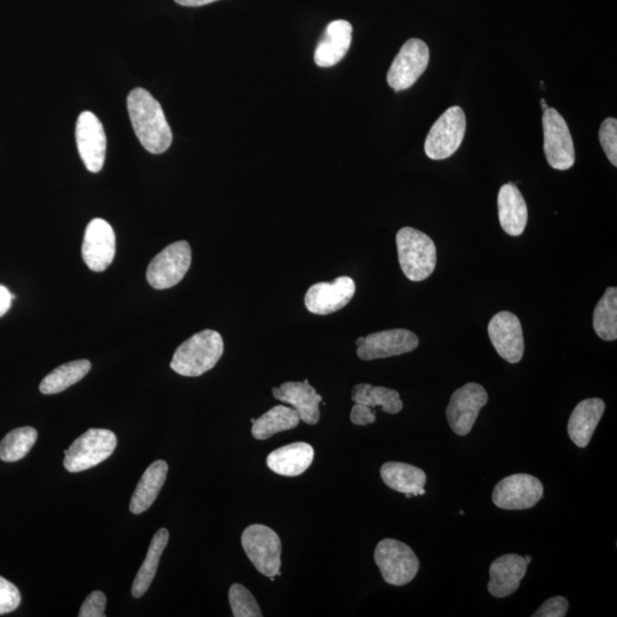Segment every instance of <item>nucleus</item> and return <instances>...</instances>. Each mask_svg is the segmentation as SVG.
I'll return each mask as SVG.
<instances>
[{
    "instance_id": "6e6552de",
    "label": "nucleus",
    "mask_w": 617,
    "mask_h": 617,
    "mask_svg": "<svg viewBox=\"0 0 617 617\" xmlns=\"http://www.w3.org/2000/svg\"><path fill=\"white\" fill-rule=\"evenodd\" d=\"M544 154L549 165L567 171L575 163V148L566 120L554 108L543 111Z\"/></svg>"
},
{
    "instance_id": "393cba45",
    "label": "nucleus",
    "mask_w": 617,
    "mask_h": 617,
    "mask_svg": "<svg viewBox=\"0 0 617 617\" xmlns=\"http://www.w3.org/2000/svg\"><path fill=\"white\" fill-rule=\"evenodd\" d=\"M168 464L159 460L144 472L132 496L130 510L134 515L146 512L157 499L166 482Z\"/></svg>"
},
{
    "instance_id": "58836bf2",
    "label": "nucleus",
    "mask_w": 617,
    "mask_h": 617,
    "mask_svg": "<svg viewBox=\"0 0 617 617\" xmlns=\"http://www.w3.org/2000/svg\"><path fill=\"white\" fill-rule=\"evenodd\" d=\"M174 2L181 6L199 7L218 2V0H174Z\"/></svg>"
},
{
    "instance_id": "f704fd0d",
    "label": "nucleus",
    "mask_w": 617,
    "mask_h": 617,
    "mask_svg": "<svg viewBox=\"0 0 617 617\" xmlns=\"http://www.w3.org/2000/svg\"><path fill=\"white\" fill-rule=\"evenodd\" d=\"M107 598L101 591H94L85 599L80 608L79 617H103L106 616Z\"/></svg>"
},
{
    "instance_id": "20e7f679",
    "label": "nucleus",
    "mask_w": 617,
    "mask_h": 617,
    "mask_svg": "<svg viewBox=\"0 0 617 617\" xmlns=\"http://www.w3.org/2000/svg\"><path fill=\"white\" fill-rule=\"evenodd\" d=\"M117 447V437L107 429H90L64 451V468L72 474L82 472L110 458Z\"/></svg>"
},
{
    "instance_id": "aec40b11",
    "label": "nucleus",
    "mask_w": 617,
    "mask_h": 617,
    "mask_svg": "<svg viewBox=\"0 0 617 617\" xmlns=\"http://www.w3.org/2000/svg\"><path fill=\"white\" fill-rule=\"evenodd\" d=\"M525 557L504 555L494 560L490 570L488 591L495 598H506L518 590L527 572Z\"/></svg>"
},
{
    "instance_id": "423d86ee",
    "label": "nucleus",
    "mask_w": 617,
    "mask_h": 617,
    "mask_svg": "<svg viewBox=\"0 0 617 617\" xmlns=\"http://www.w3.org/2000/svg\"><path fill=\"white\" fill-rule=\"evenodd\" d=\"M242 544L256 570L272 581L280 575L282 541L275 531L264 525H252L244 531Z\"/></svg>"
},
{
    "instance_id": "7ed1b4c3",
    "label": "nucleus",
    "mask_w": 617,
    "mask_h": 617,
    "mask_svg": "<svg viewBox=\"0 0 617 617\" xmlns=\"http://www.w3.org/2000/svg\"><path fill=\"white\" fill-rule=\"evenodd\" d=\"M397 250L400 268L412 282H423L432 275L437 264V248L429 236L414 228L399 230Z\"/></svg>"
},
{
    "instance_id": "bb28decb",
    "label": "nucleus",
    "mask_w": 617,
    "mask_h": 617,
    "mask_svg": "<svg viewBox=\"0 0 617 617\" xmlns=\"http://www.w3.org/2000/svg\"><path fill=\"white\" fill-rule=\"evenodd\" d=\"M168 540H170V533L166 528L159 530L154 539H152L148 554L140 571L136 574V578L133 582L132 595L135 598H140L149 590L152 581H154L160 558H162L163 552L167 546Z\"/></svg>"
},
{
    "instance_id": "2eb2a0df",
    "label": "nucleus",
    "mask_w": 617,
    "mask_h": 617,
    "mask_svg": "<svg viewBox=\"0 0 617 617\" xmlns=\"http://www.w3.org/2000/svg\"><path fill=\"white\" fill-rule=\"evenodd\" d=\"M493 347L501 358L510 364H517L523 359L525 344L523 327L519 318L509 311L499 312L488 325Z\"/></svg>"
},
{
    "instance_id": "4c0bfd02",
    "label": "nucleus",
    "mask_w": 617,
    "mask_h": 617,
    "mask_svg": "<svg viewBox=\"0 0 617 617\" xmlns=\"http://www.w3.org/2000/svg\"><path fill=\"white\" fill-rule=\"evenodd\" d=\"M14 295L8 291V288L0 285V317L7 314L8 310L12 307Z\"/></svg>"
},
{
    "instance_id": "1a4fd4ad",
    "label": "nucleus",
    "mask_w": 617,
    "mask_h": 617,
    "mask_svg": "<svg viewBox=\"0 0 617 617\" xmlns=\"http://www.w3.org/2000/svg\"><path fill=\"white\" fill-rule=\"evenodd\" d=\"M191 266V248L187 242L168 245L149 264L147 279L155 290H167L178 285Z\"/></svg>"
},
{
    "instance_id": "c85d7f7f",
    "label": "nucleus",
    "mask_w": 617,
    "mask_h": 617,
    "mask_svg": "<svg viewBox=\"0 0 617 617\" xmlns=\"http://www.w3.org/2000/svg\"><path fill=\"white\" fill-rule=\"evenodd\" d=\"M91 367V363L85 359L63 364L45 376L40 383L39 390L44 395L60 394L83 380L91 371Z\"/></svg>"
},
{
    "instance_id": "4be33fe9",
    "label": "nucleus",
    "mask_w": 617,
    "mask_h": 617,
    "mask_svg": "<svg viewBox=\"0 0 617 617\" xmlns=\"http://www.w3.org/2000/svg\"><path fill=\"white\" fill-rule=\"evenodd\" d=\"M501 227L510 236L523 234L528 220V211L522 192L514 183L504 184L498 197Z\"/></svg>"
},
{
    "instance_id": "4468645a",
    "label": "nucleus",
    "mask_w": 617,
    "mask_h": 617,
    "mask_svg": "<svg viewBox=\"0 0 617 617\" xmlns=\"http://www.w3.org/2000/svg\"><path fill=\"white\" fill-rule=\"evenodd\" d=\"M84 262L94 272L107 270L115 259L116 235L110 224L94 219L88 224L82 247Z\"/></svg>"
},
{
    "instance_id": "a211bd4d",
    "label": "nucleus",
    "mask_w": 617,
    "mask_h": 617,
    "mask_svg": "<svg viewBox=\"0 0 617 617\" xmlns=\"http://www.w3.org/2000/svg\"><path fill=\"white\" fill-rule=\"evenodd\" d=\"M272 395L280 402L290 404L299 413L304 423L315 426L319 422V405L323 402V397L314 387L310 386L308 380L285 382L279 388L272 389Z\"/></svg>"
},
{
    "instance_id": "6ab92c4d",
    "label": "nucleus",
    "mask_w": 617,
    "mask_h": 617,
    "mask_svg": "<svg viewBox=\"0 0 617 617\" xmlns=\"http://www.w3.org/2000/svg\"><path fill=\"white\" fill-rule=\"evenodd\" d=\"M352 42V26L346 20L328 24L315 51V62L320 68L336 66L347 55Z\"/></svg>"
},
{
    "instance_id": "a19ab883",
    "label": "nucleus",
    "mask_w": 617,
    "mask_h": 617,
    "mask_svg": "<svg viewBox=\"0 0 617 617\" xmlns=\"http://www.w3.org/2000/svg\"><path fill=\"white\" fill-rule=\"evenodd\" d=\"M525 560H526V563H527L528 565H530V564H531V562H532V557L527 556V557H525Z\"/></svg>"
},
{
    "instance_id": "ea45409f",
    "label": "nucleus",
    "mask_w": 617,
    "mask_h": 617,
    "mask_svg": "<svg viewBox=\"0 0 617 617\" xmlns=\"http://www.w3.org/2000/svg\"><path fill=\"white\" fill-rule=\"evenodd\" d=\"M541 107H542L543 111L547 110L549 108L546 100H544V99L541 100Z\"/></svg>"
},
{
    "instance_id": "dca6fc26",
    "label": "nucleus",
    "mask_w": 617,
    "mask_h": 617,
    "mask_svg": "<svg viewBox=\"0 0 617 617\" xmlns=\"http://www.w3.org/2000/svg\"><path fill=\"white\" fill-rule=\"evenodd\" d=\"M356 294L354 279L343 276L333 283H318L312 285L304 298L311 314L326 316L347 306Z\"/></svg>"
},
{
    "instance_id": "5701e85b",
    "label": "nucleus",
    "mask_w": 617,
    "mask_h": 617,
    "mask_svg": "<svg viewBox=\"0 0 617 617\" xmlns=\"http://www.w3.org/2000/svg\"><path fill=\"white\" fill-rule=\"evenodd\" d=\"M315 458V451L307 443H294L269 454L267 464L275 474L296 477L306 472Z\"/></svg>"
},
{
    "instance_id": "9d476101",
    "label": "nucleus",
    "mask_w": 617,
    "mask_h": 617,
    "mask_svg": "<svg viewBox=\"0 0 617 617\" xmlns=\"http://www.w3.org/2000/svg\"><path fill=\"white\" fill-rule=\"evenodd\" d=\"M430 51L421 39H410L400 48L388 71L389 86L395 92H402L412 87L427 70Z\"/></svg>"
},
{
    "instance_id": "e433bc0d",
    "label": "nucleus",
    "mask_w": 617,
    "mask_h": 617,
    "mask_svg": "<svg viewBox=\"0 0 617 617\" xmlns=\"http://www.w3.org/2000/svg\"><path fill=\"white\" fill-rule=\"evenodd\" d=\"M350 419L356 426H368V424H372L376 421V415L370 408L355 404V406L352 407Z\"/></svg>"
},
{
    "instance_id": "2f4dec72",
    "label": "nucleus",
    "mask_w": 617,
    "mask_h": 617,
    "mask_svg": "<svg viewBox=\"0 0 617 617\" xmlns=\"http://www.w3.org/2000/svg\"><path fill=\"white\" fill-rule=\"evenodd\" d=\"M229 602L235 617H261L258 602L242 584H234L229 590Z\"/></svg>"
},
{
    "instance_id": "7c9ffc66",
    "label": "nucleus",
    "mask_w": 617,
    "mask_h": 617,
    "mask_svg": "<svg viewBox=\"0 0 617 617\" xmlns=\"http://www.w3.org/2000/svg\"><path fill=\"white\" fill-rule=\"evenodd\" d=\"M37 437V430L31 427L12 430L0 443V460L16 462L26 458L34 447Z\"/></svg>"
},
{
    "instance_id": "f8f14e48",
    "label": "nucleus",
    "mask_w": 617,
    "mask_h": 617,
    "mask_svg": "<svg viewBox=\"0 0 617 617\" xmlns=\"http://www.w3.org/2000/svg\"><path fill=\"white\" fill-rule=\"evenodd\" d=\"M544 488L540 480L526 474L511 475L501 480L493 491V502L503 510H527L543 498Z\"/></svg>"
},
{
    "instance_id": "f3484780",
    "label": "nucleus",
    "mask_w": 617,
    "mask_h": 617,
    "mask_svg": "<svg viewBox=\"0 0 617 617\" xmlns=\"http://www.w3.org/2000/svg\"><path fill=\"white\" fill-rule=\"evenodd\" d=\"M418 347V336L411 331L398 328V330L382 331L366 336L364 342L358 346L357 355L365 362H370V360L408 354Z\"/></svg>"
},
{
    "instance_id": "b1692460",
    "label": "nucleus",
    "mask_w": 617,
    "mask_h": 617,
    "mask_svg": "<svg viewBox=\"0 0 617 617\" xmlns=\"http://www.w3.org/2000/svg\"><path fill=\"white\" fill-rule=\"evenodd\" d=\"M381 477L391 490L406 495V498L426 494L424 486L427 475L423 470L402 462H388L381 468Z\"/></svg>"
},
{
    "instance_id": "a878e982",
    "label": "nucleus",
    "mask_w": 617,
    "mask_h": 617,
    "mask_svg": "<svg viewBox=\"0 0 617 617\" xmlns=\"http://www.w3.org/2000/svg\"><path fill=\"white\" fill-rule=\"evenodd\" d=\"M300 421V415L293 407L275 406L261 418L252 420V435L255 439L266 440L278 432L298 427Z\"/></svg>"
},
{
    "instance_id": "c756f323",
    "label": "nucleus",
    "mask_w": 617,
    "mask_h": 617,
    "mask_svg": "<svg viewBox=\"0 0 617 617\" xmlns=\"http://www.w3.org/2000/svg\"><path fill=\"white\" fill-rule=\"evenodd\" d=\"M594 328L600 339L615 341L617 339V290L607 288L602 300L594 312Z\"/></svg>"
},
{
    "instance_id": "cd10ccee",
    "label": "nucleus",
    "mask_w": 617,
    "mask_h": 617,
    "mask_svg": "<svg viewBox=\"0 0 617 617\" xmlns=\"http://www.w3.org/2000/svg\"><path fill=\"white\" fill-rule=\"evenodd\" d=\"M352 400L355 404H360L374 411L375 407H381L383 412L388 414H398L403 410V400L400 399L398 391L384 387H374L372 384H358L352 390Z\"/></svg>"
},
{
    "instance_id": "39448f33",
    "label": "nucleus",
    "mask_w": 617,
    "mask_h": 617,
    "mask_svg": "<svg viewBox=\"0 0 617 617\" xmlns=\"http://www.w3.org/2000/svg\"><path fill=\"white\" fill-rule=\"evenodd\" d=\"M374 559L382 578L391 586H406L420 570L415 552L407 544L394 539L382 540L375 549Z\"/></svg>"
},
{
    "instance_id": "ddd939ff",
    "label": "nucleus",
    "mask_w": 617,
    "mask_h": 617,
    "mask_svg": "<svg viewBox=\"0 0 617 617\" xmlns=\"http://www.w3.org/2000/svg\"><path fill=\"white\" fill-rule=\"evenodd\" d=\"M76 141L80 158L88 171L99 173L106 160L107 136L100 119L84 111L77 120Z\"/></svg>"
},
{
    "instance_id": "0eeeda50",
    "label": "nucleus",
    "mask_w": 617,
    "mask_h": 617,
    "mask_svg": "<svg viewBox=\"0 0 617 617\" xmlns=\"http://www.w3.org/2000/svg\"><path fill=\"white\" fill-rule=\"evenodd\" d=\"M467 130V119L462 108L456 106L439 117L427 136L424 151L434 160L450 158L463 142Z\"/></svg>"
},
{
    "instance_id": "9b49d317",
    "label": "nucleus",
    "mask_w": 617,
    "mask_h": 617,
    "mask_svg": "<svg viewBox=\"0 0 617 617\" xmlns=\"http://www.w3.org/2000/svg\"><path fill=\"white\" fill-rule=\"evenodd\" d=\"M488 402L487 391L478 383H467L456 390L446 410L448 424L458 436H467Z\"/></svg>"
},
{
    "instance_id": "473e14b6",
    "label": "nucleus",
    "mask_w": 617,
    "mask_h": 617,
    "mask_svg": "<svg viewBox=\"0 0 617 617\" xmlns=\"http://www.w3.org/2000/svg\"><path fill=\"white\" fill-rule=\"evenodd\" d=\"M600 144L610 162L617 166V120L607 118L604 120L599 131Z\"/></svg>"
},
{
    "instance_id": "c9c22d12",
    "label": "nucleus",
    "mask_w": 617,
    "mask_h": 617,
    "mask_svg": "<svg viewBox=\"0 0 617 617\" xmlns=\"http://www.w3.org/2000/svg\"><path fill=\"white\" fill-rule=\"evenodd\" d=\"M568 612V602L564 597H554L547 600L536 613L534 617H564Z\"/></svg>"
},
{
    "instance_id": "72a5a7b5",
    "label": "nucleus",
    "mask_w": 617,
    "mask_h": 617,
    "mask_svg": "<svg viewBox=\"0 0 617 617\" xmlns=\"http://www.w3.org/2000/svg\"><path fill=\"white\" fill-rule=\"evenodd\" d=\"M21 604V594L13 583L0 576V615L11 613Z\"/></svg>"
},
{
    "instance_id": "412c9836",
    "label": "nucleus",
    "mask_w": 617,
    "mask_h": 617,
    "mask_svg": "<svg viewBox=\"0 0 617 617\" xmlns=\"http://www.w3.org/2000/svg\"><path fill=\"white\" fill-rule=\"evenodd\" d=\"M605 407L604 400L590 398L582 400L574 408L567 430L576 446L584 448L589 445L592 435L603 418Z\"/></svg>"
},
{
    "instance_id": "f03ea898",
    "label": "nucleus",
    "mask_w": 617,
    "mask_h": 617,
    "mask_svg": "<svg viewBox=\"0 0 617 617\" xmlns=\"http://www.w3.org/2000/svg\"><path fill=\"white\" fill-rule=\"evenodd\" d=\"M223 350L220 333L212 330L199 332L176 349L171 368L182 376L196 378L211 371L219 363Z\"/></svg>"
},
{
    "instance_id": "f257e3e1",
    "label": "nucleus",
    "mask_w": 617,
    "mask_h": 617,
    "mask_svg": "<svg viewBox=\"0 0 617 617\" xmlns=\"http://www.w3.org/2000/svg\"><path fill=\"white\" fill-rule=\"evenodd\" d=\"M127 110L136 136L150 154L160 155L170 149L173 134L160 103L144 88L127 96Z\"/></svg>"
}]
</instances>
